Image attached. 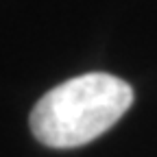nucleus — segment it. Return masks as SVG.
<instances>
[{"instance_id": "1", "label": "nucleus", "mask_w": 157, "mask_h": 157, "mask_svg": "<svg viewBox=\"0 0 157 157\" xmlns=\"http://www.w3.org/2000/svg\"><path fill=\"white\" fill-rule=\"evenodd\" d=\"M133 105L127 81L105 72L81 74L52 87L31 111V131L44 146H83L111 129Z\"/></svg>"}]
</instances>
